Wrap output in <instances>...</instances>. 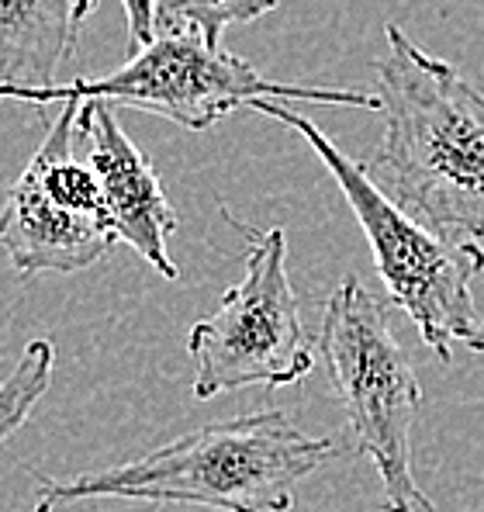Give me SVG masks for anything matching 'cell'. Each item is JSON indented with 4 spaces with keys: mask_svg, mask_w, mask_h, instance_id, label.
I'll use <instances>...</instances> for the list:
<instances>
[{
    "mask_svg": "<svg viewBox=\"0 0 484 512\" xmlns=\"http://www.w3.org/2000/svg\"><path fill=\"white\" fill-rule=\"evenodd\" d=\"M377 63L384 139L367 173L422 225L484 243V90L388 21Z\"/></svg>",
    "mask_w": 484,
    "mask_h": 512,
    "instance_id": "1",
    "label": "cell"
},
{
    "mask_svg": "<svg viewBox=\"0 0 484 512\" xmlns=\"http://www.w3.org/2000/svg\"><path fill=\"white\" fill-rule=\"evenodd\" d=\"M336 457L329 436L305 433L284 409L201 426L146 457L70 481L39 474L35 512L90 499L180 502L222 512H287L294 488Z\"/></svg>",
    "mask_w": 484,
    "mask_h": 512,
    "instance_id": "2",
    "label": "cell"
},
{
    "mask_svg": "<svg viewBox=\"0 0 484 512\" xmlns=\"http://www.w3.org/2000/svg\"><path fill=\"white\" fill-rule=\"evenodd\" d=\"M253 108L305 135L308 146L319 153L367 236L377 277L388 288L391 305L415 322L422 343L443 364L453 360V343L484 353V322L471 291V281L484 270V243H460L422 225L377 187L367 167L353 163L312 118L291 111L284 101L260 97Z\"/></svg>",
    "mask_w": 484,
    "mask_h": 512,
    "instance_id": "3",
    "label": "cell"
},
{
    "mask_svg": "<svg viewBox=\"0 0 484 512\" xmlns=\"http://www.w3.org/2000/svg\"><path fill=\"white\" fill-rule=\"evenodd\" d=\"M11 101H104L111 108H139L163 115L180 128L204 132L239 108H253L260 97L274 101L346 104V108L381 111V94L367 90H325L267 80L260 70L222 49L194 25H156V39L125 56V66L97 80H70L45 90H7Z\"/></svg>",
    "mask_w": 484,
    "mask_h": 512,
    "instance_id": "4",
    "label": "cell"
},
{
    "mask_svg": "<svg viewBox=\"0 0 484 512\" xmlns=\"http://www.w3.org/2000/svg\"><path fill=\"white\" fill-rule=\"evenodd\" d=\"M322 357L350 419L353 443L384 488L381 512H436L412 471V429L422 388L405 346L391 333V308L357 277H343L322 315Z\"/></svg>",
    "mask_w": 484,
    "mask_h": 512,
    "instance_id": "5",
    "label": "cell"
},
{
    "mask_svg": "<svg viewBox=\"0 0 484 512\" xmlns=\"http://www.w3.org/2000/svg\"><path fill=\"white\" fill-rule=\"evenodd\" d=\"M246 274L208 319L194 322L187 353L194 360V398L211 402L236 388H287L315 367V336L287 277L284 229L249 232Z\"/></svg>",
    "mask_w": 484,
    "mask_h": 512,
    "instance_id": "6",
    "label": "cell"
},
{
    "mask_svg": "<svg viewBox=\"0 0 484 512\" xmlns=\"http://www.w3.org/2000/svg\"><path fill=\"white\" fill-rule=\"evenodd\" d=\"M118 108L104 101H83L77 115V135L87 142V160L97 170L118 239L128 243L166 281H177L180 267L166 253V236L177 232V212L166 198L160 173L149 156L121 128Z\"/></svg>",
    "mask_w": 484,
    "mask_h": 512,
    "instance_id": "7",
    "label": "cell"
},
{
    "mask_svg": "<svg viewBox=\"0 0 484 512\" xmlns=\"http://www.w3.org/2000/svg\"><path fill=\"white\" fill-rule=\"evenodd\" d=\"M115 243L118 232L108 218L59 205L32 170H21L0 215V250L21 277L77 274L108 256Z\"/></svg>",
    "mask_w": 484,
    "mask_h": 512,
    "instance_id": "8",
    "label": "cell"
},
{
    "mask_svg": "<svg viewBox=\"0 0 484 512\" xmlns=\"http://www.w3.org/2000/svg\"><path fill=\"white\" fill-rule=\"evenodd\" d=\"M97 0H0V94L59 84Z\"/></svg>",
    "mask_w": 484,
    "mask_h": 512,
    "instance_id": "9",
    "label": "cell"
},
{
    "mask_svg": "<svg viewBox=\"0 0 484 512\" xmlns=\"http://www.w3.org/2000/svg\"><path fill=\"white\" fill-rule=\"evenodd\" d=\"M52 371H56V350L49 340H32L21 350L14 371L0 381V447L28 423L35 405L49 391Z\"/></svg>",
    "mask_w": 484,
    "mask_h": 512,
    "instance_id": "10",
    "label": "cell"
},
{
    "mask_svg": "<svg viewBox=\"0 0 484 512\" xmlns=\"http://www.w3.org/2000/svg\"><path fill=\"white\" fill-rule=\"evenodd\" d=\"M281 0H160L156 25H194L208 39L222 42L229 25L256 21L270 14Z\"/></svg>",
    "mask_w": 484,
    "mask_h": 512,
    "instance_id": "11",
    "label": "cell"
},
{
    "mask_svg": "<svg viewBox=\"0 0 484 512\" xmlns=\"http://www.w3.org/2000/svg\"><path fill=\"white\" fill-rule=\"evenodd\" d=\"M128 21V56L156 39V11L160 0H121Z\"/></svg>",
    "mask_w": 484,
    "mask_h": 512,
    "instance_id": "12",
    "label": "cell"
}]
</instances>
